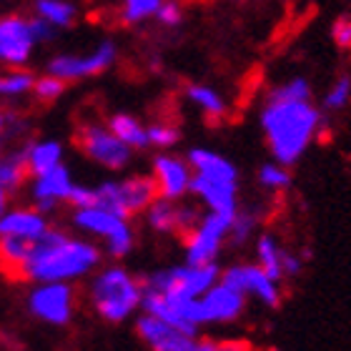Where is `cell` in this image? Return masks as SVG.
Wrapping results in <instances>:
<instances>
[{
  "mask_svg": "<svg viewBox=\"0 0 351 351\" xmlns=\"http://www.w3.org/2000/svg\"><path fill=\"white\" fill-rule=\"evenodd\" d=\"M311 95V83L304 75H291L266 93L258 121L274 161L284 166L299 163L316 138L324 116Z\"/></svg>",
  "mask_w": 351,
  "mask_h": 351,
  "instance_id": "obj_1",
  "label": "cell"
},
{
  "mask_svg": "<svg viewBox=\"0 0 351 351\" xmlns=\"http://www.w3.org/2000/svg\"><path fill=\"white\" fill-rule=\"evenodd\" d=\"M103 261L98 243L71 236L60 228H48L40 239L30 241L28 256L23 261L18 278L25 281H81L90 276Z\"/></svg>",
  "mask_w": 351,
  "mask_h": 351,
  "instance_id": "obj_2",
  "label": "cell"
},
{
  "mask_svg": "<svg viewBox=\"0 0 351 351\" xmlns=\"http://www.w3.org/2000/svg\"><path fill=\"white\" fill-rule=\"evenodd\" d=\"M143 284L125 266H98L90 274L88 304L98 319L108 324L128 322L141 308Z\"/></svg>",
  "mask_w": 351,
  "mask_h": 351,
  "instance_id": "obj_3",
  "label": "cell"
},
{
  "mask_svg": "<svg viewBox=\"0 0 351 351\" xmlns=\"http://www.w3.org/2000/svg\"><path fill=\"white\" fill-rule=\"evenodd\" d=\"M221 278L219 263H181L148 274L141 284L143 291L166 293L176 299H198Z\"/></svg>",
  "mask_w": 351,
  "mask_h": 351,
  "instance_id": "obj_4",
  "label": "cell"
},
{
  "mask_svg": "<svg viewBox=\"0 0 351 351\" xmlns=\"http://www.w3.org/2000/svg\"><path fill=\"white\" fill-rule=\"evenodd\" d=\"M73 226L83 234L103 241L106 254L110 258H123L133 251L136 234H133L128 219L103 208V206H86L73 211Z\"/></svg>",
  "mask_w": 351,
  "mask_h": 351,
  "instance_id": "obj_5",
  "label": "cell"
},
{
  "mask_svg": "<svg viewBox=\"0 0 351 351\" xmlns=\"http://www.w3.org/2000/svg\"><path fill=\"white\" fill-rule=\"evenodd\" d=\"M95 204L108 211L131 219L136 213H143L148 204L158 196L154 176H128L123 181H106L95 186Z\"/></svg>",
  "mask_w": 351,
  "mask_h": 351,
  "instance_id": "obj_6",
  "label": "cell"
},
{
  "mask_svg": "<svg viewBox=\"0 0 351 351\" xmlns=\"http://www.w3.org/2000/svg\"><path fill=\"white\" fill-rule=\"evenodd\" d=\"M25 306L38 322L68 326L75 314V289L68 281H38L28 291Z\"/></svg>",
  "mask_w": 351,
  "mask_h": 351,
  "instance_id": "obj_7",
  "label": "cell"
},
{
  "mask_svg": "<svg viewBox=\"0 0 351 351\" xmlns=\"http://www.w3.org/2000/svg\"><path fill=\"white\" fill-rule=\"evenodd\" d=\"M234 213L208 211L198 219V223L186 234V263H213L228 239Z\"/></svg>",
  "mask_w": 351,
  "mask_h": 351,
  "instance_id": "obj_8",
  "label": "cell"
},
{
  "mask_svg": "<svg viewBox=\"0 0 351 351\" xmlns=\"http://www.w3.org/2000/svg\"><path fill=\"white\" fill-rule=\"evenodd\" d=\"M75 141H78V148H81L83 154L93 163L103 166V169L121 171L131 163L133 151L118 138L116 133L110 131L108 125H98V123L81 125Z\"/></svg>",
  "mask_w": 351,
  "mask_h": 351,
  "instance_id": "obj_9",
  "label": "cell"
},
{
  "mask_svg": "<svg viewBox=\"0 0 351 351\" xmlns=\"http://www.w3.org/2000/svg\"><path fill=\"white\" fill-rule=\"evenodd\" d=\"M141 311L154 314L158 319H163V322L173 324L176 329L186 331L191 337H198V331L204 326L198 299H176V296H166V293L143 291Z\"/></svg>",
  "mask_w": 351,
  "mask_h": 351,
  "instance_id": "obj_10",
  "label": "cell"
},
{
  "mask_svg": "<svg viewBox=\"0 0 351 351\" xmlns=\"http://www.w3.org/2000/svg\"><path fill=\"white\" fill-rule=\"evenodd\" d=\"M221 281L239 289L246 296H256L263 306H281V284L266 276V271L258 263H234L226 271H221Z\"/></svg>",
  "mask_w": 351,
  "mask_h": 351,
  "instance_id": "obj_11",
  "label": "cell"
},
{
  "mask_svg": "<svg viewBox=\"0 0 351 351\" xmlns=\"http://www.w3.org/2000/svg\"><path fill=\"white\" fill-rule=\"evenodd\" d=\"M198 308H201L204 326L206 324H234L236 319H241L246 308V293L223 284L219 278L204 296H198Z\"/></svg>",
  "mask_w": 351,
  "mask_h": 351,
  "instance_id": "obj_12",
  "label": "cell"
},
{
  "mask_svg": "<svg viewBox=\"0 0 351 351\" xmlns=\"http://www.w3.org/2000/svg\"><path fill=\"white\" fill-rule=\"evenodd\" d=\"M113 60H116V45L110 40H103L88 56H58V58H53L48 71L53 75L63 78V81H78V78L103 73L106 68L113 66Z\"/></svg>",
  "mask_w": 351,
  "mask_h": 351,
  "instance_id": "obj_13",
  "label": "cell"
},
{
  "mask_svg": "<svg viewBox=\"0 0 351 351\" xmlns=\"http://www.w3.org/2000/svg\"><path fill=\"white\" fill-rule=\"evenodd\" d=\"M136 334L151 351H191L196 344V337L146 311L136 319Z\"/></svg>",
  "mask_w": 351,
  "mask_h": 351,
  "instance_id": "obj_14",
  "label": "cell"
},
{
  "mask_svg": "<svg viewBox=\"0 0 351 351\" xmlns=\"http://www.w3.org/2000/svg\"><path fill=\"white\" fill-rule=\"evenodd\" d=\"M189 193L201 201L208 211L236 213L239 211V181L231 178H213L204 173H191Z\"/></svg>",
  "mask_w": 351,
  "mask_h": 351,
  "instance_id": "obj_15",
  "label": "cell"
},
{
  "mask_svg": "<svg viewBox=\"0 0 351 351\" xmlns=\"http://www.w3.org/2000/svg\"><path fill=\"white\" fill-rule=\"evenodd\" d=\"M33 178L36 181L30 186V198H33V208H38L40 213L56 211L60 201H68V193L73 189V176L63 163Z\"/></svg>",
  "mask_w": 351,
  "mask_h": 351,
  "instance_id": "obj_16",
  "label": "cell"
},
{
  "mask_svg": "<svg viewBox=\"0 0 351 351\" xmlns=\"http://www.w3.org/2000/svg\"><path fill=\"white\" fill-rule=\"evenodd\" d=\"M36 38L30 33V23L18 15L0 18V63L23 66L30 58Z\"/></svg>",
  "mask_w": 351,
  "mask_h": 351,
  "instance_id": "obj_17",
  "label": "cell"
},
{
  "mask_svg": "<svg viewBox=\"0 0 351 351\" xmlns=\"http://www.w3.org/2000/svg\"><path fill=\"white\" fill-rule=\"evenodd\" d=\"M191 166L186 158L178 156L161 154L154 158V181L158 189V196L171 198V201H181L189 193L191 186Z\"/></svg>",
  "mask_w": 351,
  "mask_h": 351,
  "instance_id": "obj_18",
  "label": "cell"
},
{
  "mask_svg": "<svg viewBox=\"0 0 351 351\" xmlns=\"http://www.w3.org/2000/svg\"><path fill=\"white\" fill-rule=\"evenodd\" d=\"M51 228L45 213L38 208H13L0 213V236H15L23 241H36Z\"/></svg>",
  "mask_w": 351,
  "mask_h": 351,
  "instance_id": "obj_19",
  "label": "cell"
},
{
  "mask_svg": "<svg viewBox=\"0 0 351 351\" xmlns=\"http://www.w3.org/2000/svg\"><path fill=\"white\" fill-rule=\"evenodd\" d=\"M191 171L193 173H204L213 176V178H231V181H239V171L228 158H223L216 151H208V148H191L189 156H186Z\"/></svg>",
  "mask_w": 351,
  "mask_h": 351,
  "instance_id": "obj_20",
  "label": "cell"
},
{
  "mask_svg": "<svg viewBox=\"0 0 351 351\" xmlns=\"http://www.w3.org/2000/svg\"><path fill=\"white\" fill-rule=\"evenodd\" d=\"M284 246L271 234H261L256 239V263L276 284L284 281Z\"/></svg>",
  "mask_w": 351,
  "mask_h": 351,
  "instance_id": "obj_21",
  "label": "cell"
},
{
  "mask_svg": "<svg viewBox=\"0 0 351 351\" xmlns=\"http://www.w3.org/2000/svg\"><path fill=\"white\" fill-rule=\"evenodd\" d=\"M143 213L156 234H178V201L156 196Z\"/></svg>",
  "mask_w": 351,
  "mask_h": 351,
  "instance_id": "obj_22",
  "label": "cell"
},
{
  "mask_svg": "<svg viewBox=\"0 0 351 351\" xmlns=\"http://www.w3.org/2000/svg\"><path fill=\"white\" fill-rule=\"evenodd\" d=\"M60 158H63V148L58 141H38L30 148H25V163H28L30 176H40L56 169Z\"/></svg>",
  "mask_w": 351,
  "mask_h": 351,
  "instance_id": "obj_23",
  "label": "cell"
},
{
  "mask_svg": "<svg viewBox=\"0 0 351 351\" xmlns=\"http://www.w3.org/2000/svg\"><path fill=\"white\" fill-rule=\"evenodd\" d=\"M108 128L113 133H116L118 138L123 141V143L128 148H131V151H141V148H148L146 125L141 123L138 118L128 116V113H116V116H110Z\"/></svg>",
  "mask_w": 351,
  "mask_h": 351,
  "instance_id": "obj_24",
  "label": "cell"
},
{
  "mask_svg": "<svg viewBox=\"0 0 351 351\" xmlns=\"http://www.w3.org/2000/svg\"><path fill=\"white\" fill-rule=\"evenodd\" d=\"M28 176V163H25V148L23 151H10L3 154L0 151V186L8 193H15L25 183Z\"/></svg>",
  "mask_w": 351,
  "mask_h": 351,
  "instance_id": "obj_25",
  "label": "cell"
},
{
  "mask_svg": "<svg viewBox=\"0 0 351 351\" xmlns=\"http://www.w3.org/2000/svg\"><path fill=\"white\" fill-rule=\"evenodd\" d=\"M30 241L15 239V236H0V269L5 271L10 278H18L21 266L28 256Z\"/></svg>",
  "mask_w": 351,
  "mask_h": 351,
  "instance_id": "obj_26",
  "label": "cell"
},
{
  "mask_svg": "<svg viewBox=\"0 0 351 351\" xmlns=\"http://www.w3.org/2000/svg\"><path fill=\"white\" fill-rule=\"evenodd\" d=\"M38 18L51 23L53 28H68L75 21V5L68 0H38Z\"/></svg>",
  "mask_w": 351,
  "mask_h": 351,
  "instance_id": "obj_27",
  "label": "cell"
},
{
  "mask_svg": "<svg viewBox=\"0 0 351 351\" xmlns=\"http://www.w3.org/2000/svg\"><path fill=\"white\" fill-rule=\"evenodd\" d=\"M186 95H189V101L193 103V106H198L208 118H221L226 113V101H223L213 88L193 83V86H189Z\"/></svg>",
  "mask_w": 351,
  "mask_h": 351,
  "instance_id": "obj_28",
  "label": "cell"
},
{
  "mask_svg": "<svg viewBox=\"0 0 351 351\" xmlns=\"http://www.w3.org/2000/svg\"><path fill=\"white\" fill-rule=\"evenodd\" d=\"M349 103H351V75L341 73L339 78H334L329 90L324 93L322 108L326 113H337V110H344Z\"/></svg>",
  "mask_w": 351,
  "mask_h": 351,
  "instance_id": "obj_29",
  "label": "cell"
},
{
  "mask_svg": "<svg viewBox=\"0 0 351 351\" xmlns=\"http://www.w3.org/2000/svg\"><path fill=\"white\" fill-rule=\"evenodd\" d=\"M258 183H261V189L274 191V193L286 191L291 186V171H289V166L278 161L263 163L261 169H258Z\"/></svg>",
  "mask_w": 351,
  "mask_h": 351,
  "instance_id": "obj_30",
  "label": "cell"
},
{
  "mask_svg": "<svg viewBox=\"0 0 351 351\" xmlns=\"http://www.w3.org/2000/svg\"><path fill=\"white\" fill-rule=\"evenodd\" d=\"M256 213L254 211H236L234 219H231V228H228V239L226 241L231 246H243L251 236L256 234Z\"/></svg>",
  "mask_w": 351,
  "mask_h": 351,
  "instance_id": "obj_31",
  "label": "cell"
},
{
  "mask_svg": "<svg viewBox=\"0 0 351 351\" xmlns=\"http://www.w3.org/2000/svg\"><path fill=\"white\" fill-rule=\"evenodd\" d=\"M36 78L23 71H10V73L0 75V95H23L33 90Z\"/></svg>",
  "mask_w": 351,
  "mask_h": 351,
  "instance_id": "obj_32",
  "label": "cell"
},
{
  "mask_svg": "<svg viewBox=\"0 0 351 351\" xmlns=\"http://www.w3.org/2000/svg\"><path fill=\"white\" fill-rule=\"evenodd\" d=\"M148 133V146H156V148H171L178 143V138H181V133H178V128L171 123H154L146 128Z\"/></svg>",
  "mask_w": 351,
  "mask_h": 351,
  "instance_id": "obj_33",
  "label": "cell"
},
{
  "mask_svg": "<svg viewBox=\"0 0 351 351\" xmlns=\"http://www.w3.org/2000/svg\"><path fill=\"white\" fill-rule=\"evenodd\" d=\"M63 90H66V81L53 73L43 75V78H38V81L33 83V93H36L38 101H43V103H51V101H56V98H60Z\"/></svg>",
  "mask_w": 351,
  "mask_h": 351,
  "instance_id": "obj_34",
  "label": "cell"
},
{
  "mask_svg": "<svg viewBox=\"0 0 351 351\" xmlns=\"http://www.w3.org/2000/svg\"><path fill=\"white\" fill-rule=\"evenodd\" d=\"M161 5V0H123V21L125 23H141L156 15Z\"/></svg>",
  "mask_w": 351,
  "mask_h": 351,
  "instance_id": "obj_35",
  "label": "cell"
},
{
  "mask_svg": "<svg viewBox=\"0 0 351 351\" xmlns=\"http://www.w3.org/2000/svg\"><path fill=\"white\" fill-rule=\"evenodd\" d=\"M156 18L161 21V25L176 28V25L183 21L181 3H178V0H161V5H158V10H156Z\"/></svg>",
  "mask_w": 351,
  "mask_h": 351,
  "instance_id": "obj_36",
  "label": "cell"
},
{
  "mask_svg": "<svg viewBox=\"0 0 351 351\" xmlns=\"http://www.w3.org/2000/svg\"><path fill=\"white\" fill-rule=\"evenodd\" d=\"M331 38L339 51H351V15H341L331 25Z\"/></svg>",
  "mask_w": 351,
  "mask_h": 351,
  "instance_id": "obj_37",
  "label": "cell"
},
{
  "mask_svg": "<svg viewBox=\"0 0 351 351\" xmlns=\"http://www.w3.org/2000/svg\"><path fill=\"white\" fill-rule=\"evenodd\" d=\"M68 204L73 206V208L93 206L95 204V191L88 189V186H78V183H73V189H71V193H68Z\"/></svg>",
  "mask_w": 351,
  "mask_h": 351,
  "instance_id": "obj_38",
  "label": "cell"
},
{
  "mask_svg": "<svg viewBox=\"0 0 351 351\" xmlns=\"http://www.w3.org/2000/svg\"><path fill=\"white\" fill-rule=\"evenodd\" d=\"M30 23V33H33V38L38 40H51L53 36H56V28H53L51 23H45L43 18H36V21H28Z\"/></svg>",
  "mask_w": 351,
  "mask_h": 351,
  "instance_id": "obj_39",
  "label": "cell"
},
{
  "mask_svg": "<svg viewBox=\"0 0 351 351\" xmlns=\"http://www.w3.org/2000/svg\"><path fill=\"white\" fill-rule=\"evenodd\" d=\"M191 351H216V341L211 339H196V344Z\"/></svg>",
  "mask_w": 351,
  "mask_h": 351,
  "instance_id": "obj_40",
  "label": "cell"
},
{
  "mask_svg": "<svg viewBox=\"0 0 351 351\" xmlns=\"http://www.w3.org/2000/svg\"><path fill=\"white\" fill-rule=\"evenodd\" d=\"M5 128H8V116L0 110V151H3V133H5Z\"/></svg>",
  "mask_w": 351,
  "mask_h": 351,
  "instance_id": "obj_41",
  "label": "cell"
},
{
  "mask_svg": "<svg viewBox=\"0 0 351 351\" xmlns=\"http://www.w3.org/2000/svg\"><path fill=\"white\" fill-rule=\"evenodd\" d=\"M8 211V191L0 186V213H5Z\"/></svg>",
  "mask_w": 351,
  "mask_h": 351,
  "instance_id": "obj_42",
  "label": "cell"
}]
</instances>
